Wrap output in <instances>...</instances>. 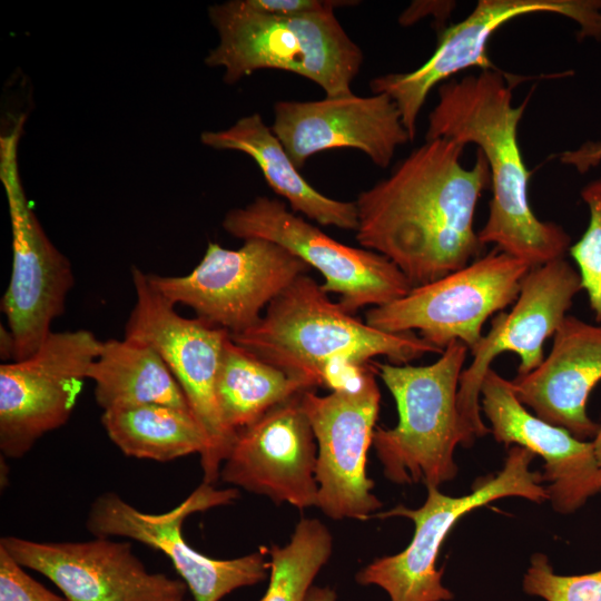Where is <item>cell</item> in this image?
I'll use <instances>...</instances> for the list:
<instances>
[{
    "mask_svg": "<svg viewBox=\"0 0 601 601\" xmlns=\"http://www.w3.org/2000/svg\"><path fill=\"white\" fill-rule=\"evenodd\" d=\"M464 148L444 138L425 140L355 201L358 244L388 258L413 287L461 269L484 252L474 215L491 174L479 149L465 168Z\"/></svg>",
    "mask_w": 601,
    "mask_h": 601,
    "instance_id": "cell-1",
    "label": "cell"
},
{
    "mask_svg": "<svg viewBox=\"0 0 601 601\" xmlns=\"http://www.w3.org/2000/svg\"><path fill=\"white\" fill-rule=\"evenodd\" d=\"M523 79L486 69L444 81L428 115L425 140L477 146L489 164L492 189L479 239L533 268L564 258L572 244L560 225L539 219L529 203L531 171L523 161L518 126L531 92L519 106L512 105V89Z\"/></svg>",
    "mask_w": 601,
    "mask_h": 601,
    "instance_id": "cell-2",
    "label": "cell"
},
{
    "mask_svg": "<svg viewBox=\"0 0 601 601\" xmlns=\"http://www.w3.org/2000/svg\"><path fill=\"white\" fill-rule=\"evenodd\" d=\"M230 338L263 361L332 392L355 384L376 356L405 365L443 353L415 332L388 333L354 317L307 274L273 299L254 326Z\"/></svg>",
    "mask_w": 601,
    "mask_h": 601,
    "instance_id": "cell-3",
    "label": "cell"
},
{
    "mask_svg": "<svg viewBox=\"0 0 601 601\" xmlns=\"http://www.w3.org/2000/svg\"><path fill=\"white\" fill-rule=\"evenodd\" d=\"M208 16L219 43L205 62L221 67L227 83L260 69H278L315 82L327 97L353 92L364 56L334 10L284 17L231 0L209 7Z\"/></svg>",
    "mask_w": 601,
    "mask_h": 601,
    "instance_id": "cell-4",
    "label": "cell"
},
{
    "mask_svg": "<svg viewBox=\"0 0 601 601\" xmlns=\"http://www.w3.org/2000/svg\"><path fill=\"white\" fill-rule=\"evenodd\" d=\"M469 352L455 341L430 365L372 362L398 413L394 427H375L372 442L390 481L439 487L455 477L456 446L474 443L457 406L460 377Z\"/></svg>",
    "mask_w": 601,
    "mask_h": 601,
    "instance_id": "cell-5",
    "label": "cell"
},
{
    "mask_svg": "<svg viewBox=\"0 0 601 601\" xmlns=\"http://www.w3.org/2000/svg\"><path fill=\"white\" fill-rule=\"evenodd\" d=\"M534 454L511 446L502 470L479 482L469 494L450 496L426 486L427 496L418 509L397 505L381 516H405L414 523L411 543L402 552L374 560L356 574L359 584L385 590L391 601H450L453 593L443 585V569L436 568L441 546L469 512L503 497H523L535 503L549 500L543 476L531 471Z\"/></svg>",
    "mask_w": 601,
    "mask_h": 601,
    "instance_id": "cell-6",
    "label": "cell"
},
{
    "mask_svg": "<svg viewBox=\"0 0 601 601\" xmlns=\"http://www.w3.org/2000/svg\"><path fill=\"white\" fill-rule=\"evenodd\" d=\"M530 269L525 262L493 247L461 269L370 308L365 322L388 333L417 331L442 351L459 341L471 352L483 337L487 318L514 304Z\"/></svg>",
    "mask_w": 601,
    "mask_h": 601,
    "instance_id": "cell-7",
    "label": "cell"
},
{
    "mask_svg": "<svg viewBox=\"0 0 601 601\" xmlns=\"http://www.w3.org/2000/svg\"><path fill=\"white\" fill-rule=\"evenodd\" d=\"M136 302L128 317L125 337L154 347L180 385L190 411L208 440L200 457L204 483L213 484L236 435L225 426L216 397V378L229 332L198 317L186 318L175 304L149 282L147 273L131 268Z\"/></svg>",
    "mask_w": 601,
    "mask_h": 601,
    "instance_id": "cell-8",
    "label": "cell"
},
{
    "mask_svg": "<svg viewBox=\"0 0 601 601\" xmlns=\"http://www.w3.org/2000/svg\"><path fill=\"white\" fill-rule=\"evenodd\" d=\"M23 122L21 116L0 138V179L12 230V268L1 311L13 342L12 361L29 357L42 345L75 284L69 259L48 238L23 191L17 157Z\"/></svg>",
    "mask_w": 601,
    "mask_h": 601,
    "instance_id": "cell-9",
    "label": "cell"
},
{
    "mask_svg": "<svg viewBox=\"0 0 601 601\" xmlns=\"http://www.w3.org/2000/svg\"><path fill=\"white\" fill-rule=\"evenodd\" d=\"M311 267L283 246L259 238L238 249L208 243L198 265L183 276L148 274L150 284L173 304L230 334L248 329L260 311Z\"/></svg>",
    "mask_w": 601,
    "mask_h": 601,
    "instance_id": "cell-10",
    "label": "cell"
},
{
    "mask_svg": "<svg viewBox=\"0 0 601 601\" xmlns=\"http://www.w3.org/2000/svg\"><path fill=\"white\" fill-rule=\"evenodd\" d=\"M223 227L244 240L259 238L276 243L316 268L324 277L323 290L337 294L339 305L351 314L366 306L390 304L413 288L385 256L335 240L289 211L278 199L257 197L245 207L231 209Z\"/></svg>",
    "mask_w": 601,
    "mask_h": 601,
    "instance_id": "cell-11",
    "label": "cell"
},
{
    "mask_svg": "<svg viewBox=\"0 0 601 601\" xmlns=\"http://www.w3.org/2000/svg\"><path fill=\"white\" fill-rule=\"evenodd\" d=\"M235 489L198 486L184 502L161 514L144 513L114 492L99 495L90 506L86 526L96 538L122 536L164 552L190 590L195 601H219L235 589L263 581L270 571L267 548L231 560L206 556L187 544L184 520L210 508L229 504Z\"/></svg>",
    "mask_w": 601,
    "mask_h": 601,
    "instance_id": "cell-12",
    "label": "cell"
},
{
    "mask_svg": "<svg viewBox=\"0 0 601 601\" xmlns=\"http://www.w3.org/2000/svg\"><path fill=\"white\" fill-rule=\"evenodd\" d=\"M101 343L87 329L52 331L29 357L0 365L2 455L22 457L68 422Z\"/></svg>",
    "mask_w": 601,
    "mask_h": 601,
    "instance_id": "cell-13",
    "label": "cell"
},
{
    "mask_svg": "<svg viewBox=\"0 0 601 601\" xmlns=\"http://www.w3.org/2000/svg\"><path fill=\"white\" fill-rule=\"evenodd\" d=\"M376 375L371 362L363 376L346 388L325 396L313 390L302 394L317 442V508L334 520H364L382 506L366 476L381 402Z\"/></svg>",
    "mask_w": 601,
    "mask_h": 601,
    "instance_id": "cell-14",
    "label": "cell"
},
{
    "mask_svg": "<svg viewBox=\"0 0 601 601\" xmlns=\"http://www.w3.org/2000/svg\"><path fill=\"white\" fill-rule=\"evenodd\" d=\"M532 13L563 16L579 26L578 40L601 41V0H480L467 17L442 31L433 55L422 66L375 77L370 88L395 102L412 141L430 91L467 68L499 69L487 56L490 38L504 23Z\"/></svg>",
    "mask_w": 601,
    "mask_h": 601,
    "instance_id": "cell-15",
    "label": "cell"
},
{
    "mask_svg": "<svg viewBox=\"0 0 601 601\" xmlns=\"http://www.w3.org/2000/svg\"><path fill=\"white\" fill-rule=\"evenodd\" d=\"M582 290L577 268L565 258L531 268L509 312L495 314L491 328L470 352L459 385L457 406L470 437L491 433L481 417V385L499 355L510 352L520 358L518 375L535 370L544 359V343L553 337Z\"/></svg>",
    "mask_w": 601,
    "mask_h": 601,
    "instance_id": "cell-16",
    "label": "cell"
},
{
    "mask_svg": "<svg viewBox=\"0 0 601 601\" xmlns=\"http://www.w3.org/2000/svg\"><path fill=\"white\" fill-rule=\"evenodd\" d=\"M0 546L22 568L47 577L66 601H184L187 585L150 573L130 542L96 538L80 542H36L3 536Z\"/></svg>",
    "mask_w": 601,
    "mask_h": 601,
    "instance_id": "cell-17",
    "label": "cell"
},
{
    "mask_svg": "<svg viewBox=\"0 0 601 601\" xmlns=\"http://www.w3.org/2000/svg\"><path fill=\"white\" fill-rule=\"evenodd\" d=\"M302 394L237 432L220 469L223 482L297 509L317 506V445Z\"/></svg>",
    "mask_w": 601,
    "mask_h": 601,
    "instance_id": "cell-18",
    "label": "cell"
},
{
    "mask_svg": "<svg viewBox=\"0 0 601 601\" xmlns=\"http://www.w3.org/2000/svg\"><path fill=\"white\" fill-rule=\"evenodd\" d=\"M270 128L297 169L315 154L338 148L361 150L386 168L396 149L411 141L397 106L385 93L277 101Z\"/></svg>",
    "mask_w": 601,
    "mask_h": 601,
    "instance_id": "cell-19",
    "label": "cell"
},
{
    "mask_svg": "<svg viewBox=\"0 0 601 601\" xmlns=\"http://www.w3.org/2000/svg\"><path fill=\"white\" fill-rule=\"evenodd\" d=\"M481 410L494 440L521 446L544 461L543 481L555 511L568 514L600 493V473L591 441H583L553 425L523 405L511 380L489 368L481 385Z\"/></svg>",
    "mask_w": 601,
    "mask_h": 601,
    "instance_id": "cell-20",
    "label": "cell"
},
{
    "mask_svg": "<svg viewBox=\"0 0 601 601\" xmlns=\"http://www.w3.org/2000/svg\"><path fill=\"white\" fill-rule=\"evenodd\" d=\"M552 338L542 363L511 380L514 393L540 418L580 440L593 439L599 424L587 405L601 381V324L568 314Z\"/></svg>",
    "mask_w": 601,
    "mask_h": 601,
    "instance_id": "cell-21",
    "label": "cell"
},
{
    "mask_svg": "<svg viewBox=\"0 0 601 601\" xmlns=\"http://www.w3.org/2000/svg\"><path fill=\"white\" fill-rule=\"evenodd\" d=\"M200 140L214 149L237 150L252 157L268 186L289 203L293 213H302L323 226L357 230L356 203L329 198L305 180L259 114L243 117L227 129L204 131Z\"/></svg>",
    "mask_w": 601,
    "mask_h": 601,
    "instance_id": "cell-22",
    "label": "cell"
},
{
    "mask_svg": "<svg viewBox=\"0 0 601 601\" xmlns=\"http://www.w3.org/2000/svg\"><path fill=\"white\" fill-rule=\"evenodd\" d=\"M88 380L95 383V398L102 411L142 404L190 411L162 357L140 341L127 337L104 341L89 368Z\"/></svg>",
    "mask_w": 601,
    "mask_h": 601,
    "instance_id": "cell-23",
    "label": "cell"
},
{
    "mask_svg": "<svg viewBox=\"0 0 601 601\" xmlns=\"http://www.w3.org/2000/svg\"><path fill=\"white\" fill-rule=\"evenodd\" d=\"M314 387L311 381L274 366L236 344L230 334L225 342L216 397L221 420L234 435L274 406Z\"/></svg>",
    "mask_w": 601,
    "mask_h": 601,
    "instance_id": "cell-24",
    "label": "cell"
},
{
    "mask_svg": "<svg viewBox=\"0 0 601 601\" xmlns=\"http://www.w3.org/2000/svg\"><path fill=\"white\" fill-rule=\"evenodd\" d=\"M101 424L127 456L168 462L193 453L203 457L207 436L190 411L142 404L104 411Z\"/></svg>",
    "mask_w": 601,
    "mask_h": 601,
    "instance_id": "cell-25",
    "label": "cell"
},
{
    "mask_svg": "<svg viewBox=\"0 0 601 601\" xmlns=\"http://www.w3.org/2000/svg\"><path fill=\"white\" fill-rule=\"evenodd\" d=\"M328 529L317 519H302L285 546L267 549L270 575L262 601H305L312 582L332 553Z\"/></svg>",
    "mask_w": 601,
    "mask_h": 601,
    "instance_id": "cell-26",
    "label": "cell"
},
{
    "mask_svg": "<svg viewBox=\"0 0 601 601\" xmlns=\"http://www.w3.org/2000/svg\"><path fill=\"white\" fill-rule=\"evenodd\" d=\"M589 210L588 226L569 254L580 275L595 322L601 324V177L589 181L580 191Z\"/></svg>",
    "mask_w": 601,
    "mask_h": 601,
    "instance_id": "cell-27",
    "label": "cell"
},
{
    "mask_svg": "<svg viewBox=\"0 0 601 601\" xmlns=\"http://www.w3.org/2000/svg\"><path fill=\"white\" fill-rule=\"evenodd\" d=\"M523 591L545 601H601V569L594 572L556 574L543 553H534L522 581Z\"/></svg>",
    "mask_w": 601,
    "mask_h": 601,
    "instance_id": "cell-28",
    "label": "cell"
},
{
    "mask_svg": "<svg viewBox=\"0 0 601 601\" xmlns=\"http://www.w3.org/2000/svg\"><path fill=\"white\" fill-rule=\"evenodd\" d=\"M23 569L0 546V601H65Z\"/></svg>",
    "mask_w": 601,
    "mask_h": 601,
    "instance_id": "cell-29",
    "label": "cell"
},
{
    "mask_svg": "<svg viewBox=\"0 0 601 601\" xmlns=\"http://www.w3.org/2000/svg\"><path fill=\"white\" fill-rule=\"evenodd\" d=\"M247 2L258 11L284 17L317 13L357 3L343 0H247Z\"/></svg>",
    "mask_w": 601,
    "mask_h": 601,
    "instance_id": "cell-30",
    "label": "cell"
},
{
    "mask_svg": "<svg viewBox=\"0 0 601 601\" xmlns=\"http://www.w3.org/2000/svg\"><path fill=\"white\" fill-rule=\"evenodd\" d=\"M562 164L575 168L580 174L589 171L601 162V134L599 140H588L580 147L559 154Z\"/></svg>",
    "mask_w": 601,
    "mask_h": 601,
    "instance_id": "cell-31",
    "label": "cell"
},
{
    "mask_svg": "<svg viewBox=\"0 0 601 601\" xmlns=\"http://www.w3.org/2000/svg\"><path fill=\"white\" fill-rule=\"evenodd\" d=\"M336 593L328 587H311L305 601H335Z\"/></svg>",
    "mask_w": 601,
    "mask_h": 601,
    "instance_id": "cell-32",
    "label": "cell"
},
{
    "mask_svg": "<svg viewBox=\"0 0 601 601\" xmlns=\"http://www.w3.org/2000/svg\"><path fill=\"white\" fill-rule=\"evenodd\" d=\"M591 442L593 445L594 457L599 467L600 485H601V424H599L597 434L594 435ZM600 493H601V489H600Z\"/></svg>",
    "mask_w": 601,
    "mask_h": 601,
    "instance_id": "cell-33",
    "label": "cell"
},
{
    "mask_svg": "<svg viewBox=\"0 0 601 601\" xmlns=\"http://www.w3.org/2000/svg\"><path fill=\"white\" fill-rule=\"evenodd\" d=\"M184 601H187V600H184Z\"/></svg>",
    "mask_w": 601,
    "mask_h": 601,
    "instance_id": "cell-34",
    "label": "cell"
}]
</instances>
